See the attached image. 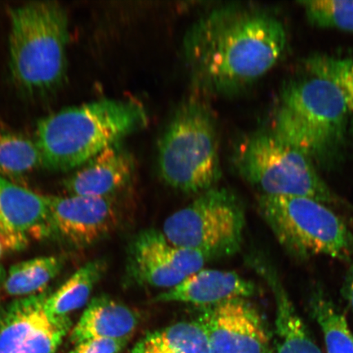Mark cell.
<instances>
[{"mask_svg":"<svg viewBox=\"0 0 353 353\" xmlns=\"http://www.w3.org/2000/svg\"><path fill=\"white\" fill-rule=\"evenodd\" d=\"M286 32L270 13L238 6L214 8L190 28L183 52L194 85L231 96L263 77L285 50Z\"/></svg>","mask_w":353,"mask_h":353,"instance_id":"obj_1","label":"cell"},{"mask_svg":"<svg viewBox=\"0 0 353 353\" xmlns=\"http://www.w3.org/2000/svg\"><path fill=\"white\" fill-rule=\"evenodd\" d=\"M148 123L144 105L132 99H101L59 110L37 123L42 167L54 172L77 170L103 150Z\"/></svg>","mask_w":353,"mask_h":353,"instance_id":"obj_2","label":"cell"},{"mask_svg":"<svg viewBox=\"0 0 353 353\" xmlns=\"http://www.w3.org/2000/svg\"><path fill=\"white\" fill-rule=\"evenodd\" d=\"M350 114L338 88L310 74L282 88L271 130L316 166H328L346 151Z\"/></svg>","mask_w":353,"mask_h":353,"instance_id":"obj_3","label":"cell"},{"mask_svg":"<svg viewBox=\"0 0 353 353\" xmlns=\"http://www.w3.org/2000/svg\"><path fill=\"white\" fill-rule=\"evenodd\" d=\"M68 16L59 3L32 2L11 12L10 69L25 94L44 96L63 85Z\"/></svg>","mask_w":353,"mask_h":353,"instance_id":"obj_4","label":"cell"},{"mask_svg":"<svg viewBox=\"0 0 353 353\" xmlns=\"http://www.w3.org/2000/svg\"><path fill=\"white\" fill-rule=\"evenodd\" d=\"M162 179L185 193L215 188L222 170L217 125L208 105L188 99L176 109L158 145Z\"/></svg>","mask_w":353,"mask_h":353,"instance_id":"obj_5","label":"cell"},{"mask_svg":"<svg viewBox=\"0 0 353 353\" xmlns=\"http://www.w3.org/2000/svg\"><path fill=\"white\" fill-rule=\"evenodd\" d=\"M232 160L259 196H305L325 205L334 201L314 163L271 130L243 139L234 149Z\"/></svg>","mask_w":353,"mask_h":353,"instance_id":"obj_6","label":"cell"},{"mask_svg":"<svg viewBox=\"0 0 353 353\" xmlns=\"http://www.w3.org/2000/svg\"><path fill=\"white\" fill-rule=\"evenodd\" d=\"M259 209L280 244L299 259L327 256L347 260L353 235L327 205L305 196H259Z\"/></svg>","mask_w":353,"mask_h":353,"instance_id":"obj_7","label":"cell"},{"mask_svg":"<svg viewBox=\"0 0 353 353\" xmlns=\"http://www.w3.org/2000/svg\"><path fill=\"white\" fill-rule=\"evenodd\" d=\"M245 224L244 210L236 196L215 187L171 214L162 232L172 244L196 251L209 261L238 252Z\"/></svg>","mask_w":353,"mask_h":353,"instance_id":"obj_8","label":"cell"},{"mask_svg":"<svg viewBox=\"0 0 353 353\" xmlns=\"http://www.w3.org/2000/svg\"><path fill=\"white\" fill-rule=\"evenodd\" d=\"M50 289L0 308V353H55L72 328L69 316L48 310Z\"/></svg>","mask_w":353,"mask_h":353,"instance_id":"obj_9","label":"cell"},{"mask_svg":"<svg viewBox=\"0 0 353 353\" xmlns=\"http://www.w3.org/2000/svg\"><path fill=\"white\" fill-rule=\"evenodd\" d=\"M206 262L201 254L172 244L162 231L151 228L130 241L126 268L136 284L167 290L201 270Z\"/></svg>","mask_w":353,"mask_h":353,"instance_id":"obj_10","label":"cell"},{"mask_svg":"<svg viewBox=\"0 0 353 353\" xmlns=\"http://www.w3.org/2000/svg\"><path fill=\"white\" fill-rule=\"evenodd\" d=\"M197 321L205 330L210 353H269L266 326L248 299L203 307Z\"/></svg>","mask_w":353,"mask_h":353,"instance_id":"obj_11","label":"cell"},{"mask_svg":"<svg viewBox=\"0 0 353 353\" xmlns=\"http://www.w3.org/2000/svg\"><path fill=\"white\" fill-rule=\"evenodd\" d=\"M44 196L54 235L74 246L94 245L121 223L118 197Z\"/></svg>","mask_w":353,"mask_h":353,"instance_id":"obj_12","label":"cell"},{"mask_svg":"<svg viewBox=\"0 0 353 353\" xmlns=\"http://www.w3.org/2000/svg\"><path fill=\"white\" fill-rule=\"evenodd\" d=\"M54 235L46 196L0 176V241L6 250H23L32 240Z\"/></svg>","mask_w":353,"mask_h":353,"instance_id":"obj_13","label":"cell"},{"mask_svg":"<svg viewBox=\"0 0 353 353\" xmlns=\"http://www.w3.org/2000/svg\"><path fill=\"white\" fill-rule=\"evenodd\" d=\"M134 172V157L119 143L78 168L63 185L69 196L117 197L130 186Z\"/></svg>","mask_w":353,"mask_h":353,"instance_id":"obj_14","label":"cell"},{"mask_svg":"<svg viewBox=\"0 0 353 353\" xmlns=\"http://www.w3.org/2000/svg\"><path fill=\"white\" fill-rule=\"evenodd\" d=\"M254 293L252 282L235 272L201 269L174 288L157 295L152 301L188 303L203 308L231 299H248Z\"/></svg>","mask_w":353,"mask_h":353,"instance_id":"obj_15","label":"cell"},{"mask_svg":"<svg viewBox=\"0 0 353 353\" xmlns=\"http://www.w3.org/2000/svg\"><path fill=\"white\" fill-rule=\"evenodd\" d=\"M140 323L141 316L135 309L101 295L88 304L70 332V341L76 345L94 339L129 341Z\"/></svg>","mask_w":353,"mask_h":353,"instance_id":"obj_16","label":"cell"},{"mask_svg":"<svg viewBox=\"0 0 353 353\" xmlns=\"http://www.w3.org/2000/svg\"><path fill=\"white\" fill-rule=\"evenodd\" d=\"M267 276L276 303V353H322L279 278L273 272Z\"/></svg>","mask_w":353,"mask_h":353,"instance_id":"obj_17","label":"cell"},{"mask_svg":"<svg viewBox=\"0 0 353 353\" xmlns=\"http://www.w3.org/2000/svg\"><path fill=\"white\" fill-rule=\"evenodd\" d=\"M130 353H210L204 328L198 321H182L149 333Z\"/></svg>","mask_w":353,"mask_h":353,"instance_id":"obj_18","label":"cell"},{"mask_svg":"<svg viewBox=\"0 0 353 353\" xmlns=\"http://www.w3.org/2000/svg\"><path fill=\"white\" fill-rule=\"evenodd\" d=\"M64 262L59 256H47L12 265L3 281V290L8 296L17 299L43 292L63 270Z\"/></svg>","mask_w":353,"mask_h":353,"instance_id":"obj_19","label":"cell"},{"mask_svg":"<svg viewBox=\"0 0 353 353\" xmlns=\"http://www.w3.org/2000/svg\"><path fill=\"white\" fill-rule=\"evenodd\" d=\"M108 269L104 259H95L83 265L60 288L51 293L47 307L59 316H69L88 303L94 287Z\"/></svg>","mask_w":353,"mask_h":353,"instance_id":"obj_20","label":"cell"},{"mask_svg":"<svg viewBox=\"0 0 353 353\" xmlns=\"http://www.w3.org/2000/svg\"><path fill=\"white\" fill-rule=\"evenodd\" d=\"M42 166L35 141L19 132L0 131V176L12 181Z\"/></svg>","mask_w":353,"mask_h":353,"instance_id":"obj_21","label":"cell"},{"mask_svg":"<svg viewBox=\"0 0 353 353\" xmlns=\"http://www.w3.org/2000/svg\"><path fill=\"white\" fill-rule=\"evenodd\" d=\"M310 309L320 325L327 353H353V336L345 316L321 291L313 294Z\"/></svg>","mask_w":353,"mask_h":353,"instance_id":"obj_22","label":"cell"},{"mask_svg":"<svg viewBox=\"0 0 353 353\" xmlns=\"http://www.w3.org/2000/svg\"><path fill=\"white\" fill-rule=\"evenodd\" d=\"M307 68L310 74L332 82L353 113V59L315 55L307 60Z\"/></svg>","mask_w":353,"mask_h":353,"instance_id":"obj_23","label":"cell"},{"mask_svg":"<svg viewBox=\"0 0 353 353\" xmlns=\"http://www.w3.org/2000/svg\"><path fill=\"white\" fill-rule=\"evenodd\" d=\"M299 4L312 25L353 32V0H312Z\"/></svg>","mask_w":353,"mask_h":353,"instance_id":"obj_24","label":"cell"},{"mask_svg":"<svg viewBox=\"0 0 353 353\" xmlns=\"http://www.w3.org/2000/svg\"><path fill=\"white\" fill-rule=\"evenodd\" d=\"M129 341L94 339L77 344L69 353H121Z\"/></svg>","mask_w":353,"mask_h":353,"instance_id":"obj_25","label":"cell"},{"mask_svg":"<svg viewBox=\"0 0 353 353\" xmlns=\"http://www.w3.org/2000/svg\"><path fill=\"white\" fill-rule=\"evenodd\" d=\"M344 296L347 299L353 310V268L348 274L344 285Z\"/></svg>","mask_w":353,"mask_h":353,"instance_id":"obj_26","label":"cell"},{"mask_svg":"<svg viewBox=\"0 0 353 353\" xmlns=\"http://www.w3.org/2000/svg\"><path fill=\"white\" fill-rule=\"evenodd\" d=\"M6 273L4 271L3 268L0 265V285L3 284L4 280H6Z\"/></svg>","mask_w":353,"mask_h":353,"instance_id":"obj_27","label":"cell"},{"mask_svg":"<svg viewBox=\"0 0 353 353\" xmlns=\"http://www.w3.org/2000/svg\"><path fill=\"white\" fill-rule=\"evenodd\" d=\"M4 250H6V249H4L2 242L0 241V259L3 258Z\"/></svg>","mask_w":353,"mask_h":353,"instance_id":"obj_28","label":"cell"}]
</instances>
